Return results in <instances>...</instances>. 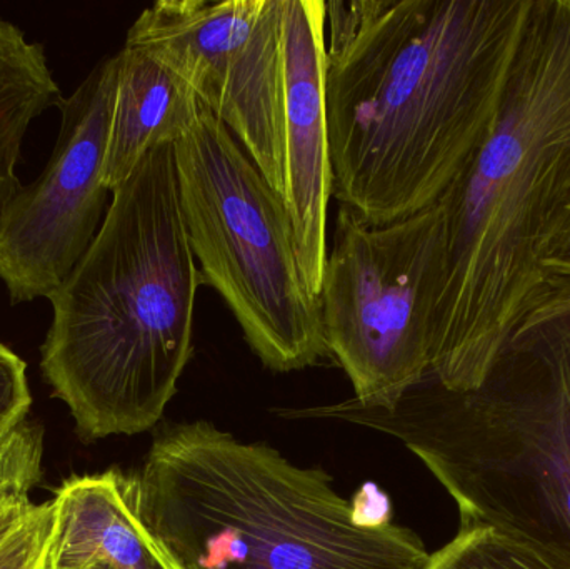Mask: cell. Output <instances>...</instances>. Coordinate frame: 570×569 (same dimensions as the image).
<instances>
[{
  "label": "cell",
  "mask_w": 570,
  "mask_h": 569,
  "mask_svg": "<svg viewBox=\"0 0 570 569\" xmlns=\"http://www.w3.org/2000/svg\"><path fill=\"white\" fill-rule=\"evenodd\" d=\"M532 0L325 2L332 196L372 226L441 203L501 109Z\"/></svg>",
  "instance_id": "cell-1"
},
{
  "label": "cell",
  "mask_w": 570,
  "mask_h": 569,
  "mask_svg": "<svg viewBox=\"0 0 570 569\" xmlns=\"http://www.w3.org/2000/svg\"><path fill=\"white\" fill-rule=\"evenodd\" d=\"M445 256L441 204L384 226L338 209L318 300L361 406L391 410L431 371Z\"/></svg>",
  "instance_id": "cell-7"
},
{
  "label": "cell",
  "mask_w": 570,
  "mask_h": 569,
  "mask_svg": "<svg viewBox=\"0 0 570 569\" xmlns=\"http://www.w3.org/2000/svg\"><path fill=\"white\" fill-rule=\"evenodd\" d=\"M174 157L204 284L223 297L254 354L276 373L331 356L287 207L233 133L203 106Z\"/></svg>",
  "instance_id": "cell-6"
},
{
  "label": "cell",
  "mask_w": 570,
  "mask_h": 569,
  "mask_svg": "<svg viewBox=\"0 0 570 569\" xmlns=\"http://www.w3.org/2000/svg\"><path fill=\"white\" fill-rule=\"evenodd\" d=\"M90 569H112V568L106 567V565H96V567H92Z\"/></svg>",
  "instance_id": "cell-19"
},
{
  "label": "cell",
  "mask_w": 570,
  "mask_h": 569,
  "mask_svg": "<svg viewBox=\"0 0 570 569\" xmlns=\"http://www.w3.org/2000/svg\"><path fill=\"white\" fill-rule=\"evenodd\" d=\"M285 207L302 277L318 297L334 187L325 100V2L284 0Z\"/></svg>",
  "instance_id": "cell-10"
},
{
  "label": "cell",
  "mask_w": 570,
  "mask_h": 569,
  "mask_svg": "<svg viewBox=\"0 0 570 569\" xmlns=\"http://www.w3.org/2000/svg\"><path fill=\"white\" fill-rule=\"evenodd\" d=\"M32 394L26 361L0 341V441L27 420Z\"/></svg>",
  "instance_id": "cell-17"
},
{
  "label": "cell",
  "mask_w": 570,
  "mask_h": 569,
  "mask_svg": "<svg viewBox=\"0 0 570 569\" xmlns=\"http://www.w3.org/2000/svg\"><path fill=\"white\" fill-rule=\"evenodd\" d=\"M119 57L100 60L63 97L60 129L43 173L13 197L0 219V281L10 303L49 300L96 239L112 194L104 163Z\"/></svg>",
  "instance_id": "cell-9"
},
{
  "label": "cell",
  "mask_w": 570,
  "mask_h": 569,
  "mask_svg": "<svg viewBox=\"0 0 570 569\" xmlns=\"http://www.w3.org/2000/svg\"><path fill=\"white\" fill-rule=\"evenodd\" d=\"M424 569H564L515 538L484 527L461 524L459 533L429 558Z\"/></svg>",
  "instance_id": "cell-15"
},
{
  "label": "cell",
  "mask_w": 570,
  "mask_h": 569,
  "mask_svg": "<svg viewBox=\"0 0 570 569\" xmlns=\"http://www.w3.org/2000/svg\"><path fill=\"white\" fill-rule=\"evenodd\" d=\"M42 430L27 421L0 441V493L32 490L42 474Z\"/></svg>",
  "instance_id": "cell-16"
},
{
  "label": "cell",
  "mask_w": 570,
  "mask_h": 569,
  "mask_svg": "<svg viewBox=\"0 0 570 569\" xmlns=\"http://www.w3.org/2000/svg\"><path fill=\"white\" fill-rule=\"evenodd\" d=\"M62 99L42 43L0 19V219L22 189L16 169L30 124Z\"/></svg>",
  "instance_id": "cell-13"
},
{
  "label": "cell",
  "mask_w": 570,
  "mask_h": 569,
  "mask_svg": "<svg viewBox=\"0 0 570 569\" xmlns=\"http://www.w3.org/2000/svg\"><path fill=\"white\" fill-rule=\"evenodd\" d=\"M559 277H570V276H559Z\"/></svg>",
  "instance_id": "cell-20"
},
{
  "label": "cell",
  "mask_w": 570,
  "mask_h": 569,
  "mask_svg": "<svg viewBox=\"0 0 570 569\" xmlns=\"http://www.w3.org/2000/svg\"><path fill=\"white\" fill-rule=\"evenodd\" d=\"M283 416L397 438L461 524L495 528L570 569V277L546 279L475 390H445L428 373L391 410L348 400Z\"/></svg>",
  "instance_id": "cell-3"
},
{
  "label": "cell",
  "mask_w": 570,
  "mask_h": 569,
  "mask_svg": "<svg viewBox=\"0 0 570 569\" xmlns=\"http://www.w3.org/2000/svg\"><path fill=\"white\" fill-rule=\"evenodd\" d=\"M52 500L56 524L46 569H183L140 517L137 477L119 470L73 477Z\"/></svg>",
  "instance_id": "cell-11"
},
{
  "label": "cell",
  "mask_w": 570,
  "mask_h": 569,
  "mask_svg": "<svg viewBox=\"0 0 570 569\" xmlns=\"http://www.w3.org/2000/svg\"><path fill=\"white\" fill-rule=\"evenodd\" d=\"M139 511L183 569H424L414 531L338 497L327 473L207 421L154 440Z\"/></svg>",
  "instance_id": "cell-5"
},
{
  "label": "cell",
  "mask_w": 570,
  "mask_h": 569,
  "mask_svg": "<svg viewBox=\"0 0 570 569\" xmlns=\"http://www.w3.org/2000/svg\"><path fill=\"white\" fill-rule=\"evenodd\" d=\"M203 284L167 144L114 190L96 239L49 297L40 371L80 438L132 436L163 418L193 357Z\"/></svg>",
  "instance_id": "cell-4"
},
{
  "label": "cell",
  "mask_w": 570,
  "mask_h": 569,
  "mask_svg": "<svg viewBox=\"0 0 570 569\" xmlns=\"http://www.w3.org/2000/svg\"><path fill=\"white\" fill-rule=\"evenodd\" d=\"M104 163V186H122L154 149L183 139L203 104L186 80L142 47L124 42Z\"/></svg>",
  "instance_id": "cell-12"
},
{
  "label": "cell",
  "mask_w": 570,
  "mask_h": 569,
  "mask_svg": "<svg viewBox=\"0 0 570 569\" xmlns=\"http://www.w3.org/2000/svg\"><path fill=\"white\" fill-rule=\"evenodd\" d=\"M53 524V500L33 503L29 490L0 493V569H46Z\"/></svg>",
  "instance_id": "cell-14"
},
{
  "label": "cell",
  "mask_w": 570,
  "mask_h": 569,
  "mask_svg": "<svg viewBox=\"0 0 570 569\" xmlns=\"http://www.w3.org/2000/svg\"><path fill=\"white\" fill-rule=\"evenodd\" d=\"M570 200V0H532L498 119L441 199L445 277L429 373L451 391L488 376L544 286Z\"/></svg>",
  "instance_id": "cell-2"
},
{
  "label": "cell",
  "mask_w": 570,
  "mask_h": 569,
  "mask_svg": "<svg viewBox=\"0 0 570 569\" xmlns=\"http://www.w3.org/2000/svg\"><path fill=\"white\" fill-rule=\"evenodd\" d=\"M542 269L546 279L551 276H570V200L546 246Z\"/></svg>",
  "instance_id": "cell-18"
},
{
  "label": "cell",
  "mask_w": 570,
  "mask_h": 569,
  "mask_svg": "<svg viewBox=\"0 0 570 569\" xmlns=\"http://www.w3.org/2000/svg\"><path fill=\"white\" fill-rule=\"evenodd\" d=\"M126 43L186 80L285 200L284 0H159Z\"/></svg>",
  "instance_id": "cell-8"
}]
</instances>
